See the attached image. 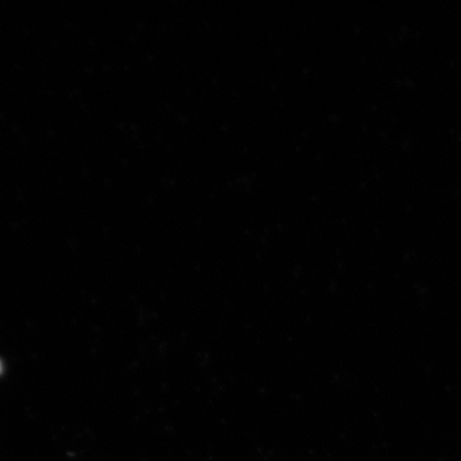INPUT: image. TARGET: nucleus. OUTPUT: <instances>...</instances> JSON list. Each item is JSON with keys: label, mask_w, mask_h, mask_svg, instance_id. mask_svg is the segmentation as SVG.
<instances>
[]
</instances>
